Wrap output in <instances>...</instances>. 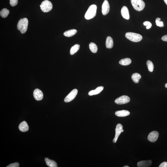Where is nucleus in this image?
Returning a JSON list of instances; mask_svg holds the SVG:
<instances>
[{
    "instance_id": "obj_4",
    "label": "nucleus",
    "mask_w": 167,
    "mask_h": 167,
    "mask_svg": "<svg viewBox=\"0 0 167 167\" xmlns=\"http://www.w3.org/2000/svg\"><path fill=\"white\" fill-rule=\"evenodd\" d=\"M131 2L133 8L137 11L142 10L145 7V3L142 0H131Z\"/></svg>"
},
{
    "instance_id": "obj_9",
    "label": "nucleus",
    "mask_w": 167,
    "mask_h": 167,
    "mask_svg": "<svg viewBox=\"0 0 167 167\" xmlns=\"http://www.w3.org/2000/svg\"><path fill=\"white\" fill-rule=\"evenodd\" d=\"M159 136V133L156 131L152 132L149 134L148 139L150 142H154L157 141Z\"/></svg>"
},
{
    "instance_id": "obj_19",
    "label": "nucleus",
    "mask_w": 167,
    "mask_h": 167,
    "mask_svg": "<svg viewBox=\"0 0 167 167\" xmlns=\"http://www.w3.org/2000/svg\"><path fill=\"white\" fill-rule=\"evenodd\" d=\"M77 30L76 29H72L68 30L64 32V36L67 37H71L75 35L77 33Z\"/></svg>"
},
{
    "instance_id": "obj_17",
    "label": "nucleus",
    "mask_w": 167,
    "mask_h": 167,
    "mask_svg": "<svg viewBox=\"0 0 167 167\" xmlns=\"http://www.w3.org/2000/svg\"><path fill=\"white\" fill-rule=\"evenodd\" d=\"M106 45L107 48L111 49L113 46V39L110 36H108L106 38Z\"/></svg>"
},
{
    "instance_id": "obj_30",
    "label": "nucleus",
    "mask_w": 167,
    "mask_h": 167,
    "mask_svg": "<svg viewBox=\"0 0 167 167\" xmlns=\"http://www.w3.org/2000/svg\"><path fill=\"white\" fill-rule=\"evenodd\" d=\"M159 167H167V162H163L159 165Z\"/></svg>"
},
{
    "instance_id": "obj_23",
    "label": "nucleus",
    "mask_w": 167,
    "mask_h": 167,
    "mask_svg": "<svg viewBox=\"0 0 167 167\" xmlns=\"http://www.w3.org/2000/svg\"><path fill=\"white\" fill-rule=\"evenodd\" d=\"M90 50L92 52L94 53H96L98 51V47L95 43H91L89 45Z\"/></svg>"
},
{
    "instance_id": "obj_26",
    "label": "nucleus",
    "mask_w": 167,
    "mask_h": 167,
    "mask_svg": "<svg viewBox=\"0 0 167 167\" xmlns=\"http://www.w3.org/2000/svg\"><path fill=\"white\" fill-rule=\"evenodd\" d=\"M161 20V19L159 18H157L156 20V25L157 26L160 27H162L164 26V25L163 22H160V21Z\"/></svg>"
},
{
    "instance_id": "obj_34",
    "label": "nucleus",
    "mask_w": 167,
    "mask_h": 167,
    "mask_svg": "<svg viewBox=\"0 0 167 167\" xmlns=\"http://www.w3.org/2000/svg\"><path fill=\"white\" fill-rule=\"evenodd\" d=\"M129 166H127V165H126V166H124V167H129Z\"/></svg>"
},
{
    "instance_id": "obj_24",
    "label": "nucleus",
    "mask_w": 167,
    "mask_h": 167,
    "mask_svg": "<svg viewBox=\"0 0 167 167\" xmlns=\"http://www.w3.org/2000/svg\"><path fill=\"white\" fill-rule=\"evenodd\" d=\"M9 14V11L7 8H4L0 12V15L2 17L5 18L7 17Z\"/></svg>"
},
{
    "instance_id": "obj_28",
    "label": "nucleus",
    "mask_w": 167,
    "mask_h": 167,
    "mask_svg": "<svg viewBox=\"0 0 167 167\" xmlns=\"http://www.w3.org/2000/svg\"><path fill=\"white\" fill-rule=\"evenodd\" d=\"M143 24L144 26H146V28L147 29H150L152 26L151 22L148 21H146L144 22Z\"/></svg>"
},
{
    "instance_id": "obj_18",
    "label": "nucleus",
    "mask_w": 167,
    "mask_h": 167,
    "mask_svg": "<svg viewBox=\"0 0 167 167\" xmlns=\"http://www.w3.org/2000/svg\"><path fill=\"white\" fill-rule=\"evenodd\" d=\"M45 161L47 166L50 167H58L57 163L54 161L49 159V158H46L45 159Z\"/></svg>"
},
{
    "instance_id": "obj_6",
    "label": "nucleus",
    "mask_w": 167,
    "mask_h": 167,
    "mask_svg": "<svg viewBox=\"0 0 167 167\" xmlns=\"http://www.w3.org/2000/svg\"><path fill=\"white\" fill-rule=\"evenodd\" d=\"M130 100V98L129 97L126 95H123L116 99L115 102L116 104L122 105L128 103Z\"/></svg>"
},
{
    "instance_id": "obj_15",
    "label": "nucleus",
    "mask_w": 167,
    "mask_h": 167,
    "mask_svg": "<svg viewBox=\"0 0 167 167\" xmlns=\"http://www.w3.org/2000/svg\"><path fill=\"white\" fill-rule=\"evenodd\" d=\"M130 112L128 110H122L117 111L115 112V115L119 117H124L130 115Z\"/></svg>"
},
{
    "instance_id": "obj_13",
    "label": "nucleus",
    "mask_w": 167,
    "mask_h": 167,
    "mask_svg": "<svg viewBox=\"0 0 167 167\" xmlns=\"http://www.w3.org/2000/svg\"><path fill=\"white\" fill-rule=\"evenodd\" d=\"M152 163V161L151 160L147 161H140L137 164L138 167H149L151 166Z\"/></svg>"
},
{
    "instance_id": "obj_27",
    "label": "nucleus",
    "mask_w": 167,
    "mask_h": 167,
    "mask_svg": "<svg viewBox=\"0 0 167 167\" xmlns=\"http://www.w3.org/2000/svg\"><path fill=\"white\" fill-rule=\"evenodd\" d=\"M18 3V0H10V4L12 7L15 6L17 5Z\"/></svg>"
},
{
    "instance_id": "obj_33",
    "label": "nucleus",
    "mask_w": 167,
    "mask_h": 167,
    "mask_svg": "<svg viewBox=\"0 0 167 167\" xmlns=\"http://www.w3.org/2000/svg\"><path fill=\"white\" fill-rule=\"evenodd\" d=\"M165 88H167V83H166V84H165Z\"/></svg>"
},
{
    "instance_id": "obj_16",
    "label": "nucleus",
    "mask_w": 167,
    "mask_h": 167,
    "mask_svg": "<svg viewBox=\"0 0 167 167\" xmlns=\"http://www.w3.org/2000/svg\"><path fill=\"white\" fill-rule=\"evenodd\" d=\"M104 89V87L102 86H100L98 87L96 89L94 90H92L89 91L88 93L89 96H92V95H97L100 93Z\"/></svg>"
},
{
    "instance_id": "obj_10",
    "label": "nucleus",
    "mask_w": 167,
    "mask_h": 167,
    "mask_svg": "<svg viewBox=\"0 0 167 167\" xmlns=\"http://www.w3.org/2000/svg\"><path fill=\"white\" fill-rule=\"evenodd\" d=\"M110 7L108 2L107 0H105L102 5V13L104 15H106L109 13Z\"/></svg>"
},
{
    "instance_id": "obj_11",
    "label": "nucleus",
    "mask_w": 167,
    "mask_h": 167,
    "mask_svg": "<svg viewBox=\"0 0 167 167\" xmlns=\"http://www.w3.org/2000/svg\"><path fill=\"white\" fill-rule=\"evenodd\" d=\"M33 96L34 99L37 101H40L43 99V92L39 89L34 90L33 92Z\"/></svg>"
},
{
    "instance_id": "obj_2",
    "label": "nucleus",
    "mask_w": 167,
    "mask_h": 167,
    "mask_svg": "<svg viewBox=\"0 0 167 167\" xmlns=\"http://www.w3.org/2000/svg\"><path fill=\"white\" fill-rule=\"evenodd\" d=\"M97 9V7L96 5H92L90 6L85 14V18L87 20L93 18L96 16Z\"/></svg>"
},
{
    "instance_id": "obj_20",
    "label": "nucleus",
    "mask_w": 167,
    "mask_h": 167,
    "mask_svg": "<svg viewBox=\"0 0 167 167\" xmlns=\"http://www.w3.org/2000/svg\"><path fill=\"white\" fill-rule=\"evenodd\" d=\"M132 60L131 59L129 58H126L122 59L119 61V64L123 66H127L131 64Z\"/></svg>"
},
{
    "instance_id": "obj_8",
    "label": "nucleus",
    "mask_w": 167,
    "mask_h": 167,
    "mask_svg": "<svg viewBox=\"0 0 167 167\" xmlns=\"http://www.w3.org/2000/svg\"><path fill=\"white\" fill-rule=\"evenodd\" d=\"M123 131L124 130H123V127L122 125L120 123L117 124L116 128V134L113 141L114 143H116L119 136Z\"/></svg>"
},
{
    "instance_id": "obj_21",
    "label": "nucleus",
    "mask_w": 167,
    "mask_h": 167,
    "mask_svg": "<svg viewBox=\"0 0 167 167\" xmlns=\"http://www.w3.org/2000/svg\"><path fill=\"white\" fill-rule=\"evenodd\" d=\"M141 78V76L139 74L135 73L133 74L132 76V80L134 83H137Z\"/></svg>"
},
{
    "instance_id": "obj_14",
    "label": "nucleus",
    "mask_w": 167,
    "mask_h": 167,
    "mask_svg": "<svg viewBox=\"0 0 167 167\" xmlns=\"http://www.w3.org/2000/svg\"><path fill=\"white\" fill-rule=\"evenodd\" d=\"M19 128L21 131L26 132L29 129V126L26 121H23L20 124Z\"/></svg>"
},
{
    "instance_id": "obj_7",
    "label": "nucleus",
    "mask_w": 167,
    "mask_h": 167,
    "mask_svg": "<svg viewBox=\"0 0 167 167\" xmlns=\"http://www.w3.org/2000/svg\"><path fill=\"white\" fill-rule=\"evenodd\" d=\"M78 93V90L77 89L73 90L64 99L65 102H68L71 101L75 99Z\"/></svg>"
},
{
    "instance_id": "obj_1",
    "label": "nucleus",
    "mask_w": 167,
    "mask_h": 167,
    "mask_svg": "<svg viewBox=\"0 0 167 167\" xmlns=\"http://www.w3.org/2000/svg\"><path fill=\"white\" fill-rule=\"evenodd\" d=\"M28 23V20L26 18L21 19L19 21L17 24V28L20 31L21 33H24L27 31Z\"/></svg>"
},
{
    "instance_id": "obj_3",
    "label": "nucleus",
    "mask_w": 167,
    "mask_h": 167,
    "mask_svg": "<svg viewBox=\"0 0 167 167\" xmlns=\"http://www.w3.org/2000/svg\"><path fill=\"white\" fill-rule=\"evenodd\" d=\"M126 38L132 42H138L141 41L142 39L141 35L132 32H127L125 34Z\"/></svg>"
},
{
    "instance_id": "obj_22",
    "label": "nucleus",
    "mask_w": 167,
    "mask_h": 167,
    "mask_svg": "<svg viewBox=\"0 0 167 167\" xmlns=\"http://www.w3.org/2000/svg\"><path fill=\"white\" fill-rule=\"evenodd\" d=\"M80 48L79 45L76 44L74 45L71 47L70 50V54L71 55H73L79 50Z\"/></svg>"
},
{
    "instance_id": "obj_25",
    "label": "nucleus",
    "mask_w": 167,
    "mask_h": 167,
    "mask_svg": "<svg viewBox=\"0 0 167 167\" xmlns=\"http://www.w3.org/2000/svg\"><path fill=\"white\" fill-rule=\"evenodd\" d=\"M146 64L149 71L153 72L154 70V65L152 62L148 60L147 61Z\"/></svg>"
},
{
    "instance_id": "obj_31",
    "label": "nucleus",
    "mask_w": 167,
    "mask_h": 167,
    "mask_svg": "<svg viewBox=\"0 0 167 167\" xmlns=\"http://www.w3.org/2000/svg\"><path fill=\"white\" fill-rule=\"evenodd\" d=\"M162 40L164 41L167 42V35L163 36Z\"/></svg>"
},
{
    "instance_id": "obj_29",
    "label": "nucleus",
    "mask_w": 167,
    "mask_h": 167,
    "mask_svg": "<svg viewBox=\"0 0 167 167\" xmlns=\"http://www.w3.org/2000/svg\"><path fill=\"white\" fill-rule=\"evenodd\" d=\"M19 166V164L18 163L15 162L14 163L10 164L8 165L7 167H18Z\"/></svg>"
},
{
    "instance_id": "obj_12",
    "label": "nucleus",
    "mask_w": 167,
    "mask_h": 167,
    "mask_svg": "<svg viewBox=\"0 0 167 167\" xmlns=\"http://www.w3.org/2000/svg\"><path fill=\"white\" fill-rule=\"evenodd\" d=\"M121 14L124 19L127 20L129 19L130 16L129 11L127 7L123 6L122 8Z\"/></svg>"
},
{
    "instance_id": "obj_5",
    "label": "nucleus",
    "mask_w": 167,
    "mask_h": 167,
    "mask_svg": "<svg viewBox=\"0 0 167 167\" xmlns=\"http://www.w3.org/2000/svg\"><path fill=\"white\" fill-rule=\"evenodd\" d=\"M40 7L41 9L43 12H47L51 10L53 8V5L50 1L48 0H45L42 3Z\"/></svg>"
},
{
    "instance_id": "obj_32",
    "label": "nucleus",
    "mask_w": 167,
    "mask_h": 167,
    "mask_svg": "<svg viewBox=\"0 0 167 167\" xmlns=\"http://www.w3.org/2000/svg\"><path fill=\"white\" fill-rule=\"evenodd\" d=\"M163 1L167 5V0H163Z\"/></svg>"
}]
</instances>
